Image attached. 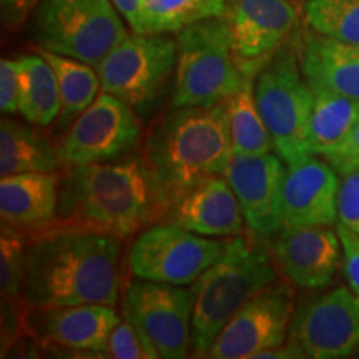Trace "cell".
I'll return each instance as SVG.
<instances>
[{"instance_id":"1","label":"cell","mask_w":359,"mask_h":359,"mask_svg":"<svg viewBox=\"0 0 359 359\" xmlns=\"http://www.w3.org/2000/svg\"><path fill=\"white\" fill-rule=\"evenodd\" d=\"M60 178L57 217L48 226L29 233L88 231L125 238L160 222L167 203L140 156L65 168Z\"/></svg>"},{"instance_id":"2","label":"cell","mask_w":359,"mask_h":359,"mask_svg":"<svg viewBox=\"0 0 359 359\" xmlns=\"http://www.w3.org/2000/svg\"><path fill=\"white\" fill-rule=\"evenodd\" d=\"M122 238L55 231L30 240L22 298L29 309L110 304L120 291Z\"/></svg>"},{"instance_id":"3","label":"cell","mask_w":359,"mask_h":359,"mask_svg":"<svg viewBox=\"0 0 359 359\" xmlns=\"http://www.w3.org/2000/svg\"><path fill=\"white\" fill-rule=\"evenodd\" d=\"M233 156L223 103L173 109L151 127L142 158L168 206L196 183L224 175Z\"/></svg>"},{"instance_id":"4","label":"cell","mask_w":359,"mask_h":359,"mask_svg":"<svg viewBox=\"0 0 359 359\" xmlns=\"http://www.w3.org/2000/svg\"><path fill=\"white\" fill-rule=\"evenodd\" d=\"M275 281L278 268L268 238L257 233L226 238L219 258L193 283V356L206 358L233 314Z\"/></svg>"},{"instance_id":"5","label":"cell","mask_w":359,"mask_h":359,"mask_svg":"<svg viewBox=\"0 0 359 359\" xmlns=\"http://www.w3.org/2000/svg\"><path fill=\"white\" fill-rule=\"evenodd\" d=\"M177 69L172 107H212L243 87L246 80L231 50L224 17L196 22L177 32Z\"/></svg>"},{"instance_id":"6","label":"cell","mask_w":359,"mask_h":359,"mask_svg":"<svg viewBox=\"0 0 359 359\" xmlns=\"http://www.w3.org/2000/svg\"><path fill=\"white\" fill-rule=\"evenodd\" d=\"M30 34L42 50L93 67L130 35L111 0H40Z\"/></svg>"},{"instance_id":"7","label":"cell","mask_w":359,"mask_h":359,"mask_svg":"<svg viewBox=\"0 0 359 359\" xmlns=\"http://www.w3.org/2000/svg\"><path fill=\"white\" fill-rule=\"evenodd\" d=\"M255 98L275 145L286 165L309 154L308 123L313 92L299 64L296 39L286 42L255 79Z\"/></svg>"},{"instance_id":"8","label":"cell","mask_w":359,"mask_h":359,"mask_svg":"<svg viewBox=\"0 0 359 359\" xmlns=\"http://www.w3.org/2000/svg\"><path fill=\"white\" fill-rule=\"evenodd\" d=\"M102 92L145 115L163 95L177 69V40L165 34H137L123 39L97 67Z\"/></svg>"},{"instance_id":"9","label":"cell","mask_w":359,"mask_h":359,"mask_svg":"<svg viewBox=\"0 0 359 359\" xmlns=\"http://www.w3.org/2000/svg\"><path fill=\"white\" fill-rule=\"evenodd\" d=\"M223 250L224 240L196 235L163 222L150 226L135 240L128 266L135 278L185 286L198 280Z\"/></svg>"},{"instance_id":"10","label":"cell","mask_w":359,"mask_h":359,"mask_svg":"<svg viewBox=\"0 0 359 359\" xmlns=\"http://www.w3.org/2000/svg\"><path fill=\"white\" fill-rule=\"evenodd\" d=\"M140 137V123L128 103L111 93H98L58 143L62 168L83 167L122 158Z\"/></svg>"},{"instance_id":"11","label":"cell","mask_w":359,"mask_h":359,"mask_svg":"<svg viewBox=\"0 0 359 359\" xmlns=\"http://www.w3.org/2000/svg\"><path fill=\"white\" fill-rule=\"evenodd\" d=\"M288 344L299 358L339 359L359 349V294L339 286L298 304Z\"/></svg>"},{"instance_id":"12","label":"cell","mask_w":359,"mask_h":359,"mask_svg":"<svg viewBox=\"0 0 359 359\" xmlns=\"http://www.w3.org/2000/svg\"><path fill=\"white\" fill-rule=\"evenodd\" d=\"M193 306V290L137 278L125 291L123 316L140 327L160 358L182 359L191 351Z\"/></svg>"},{"instance_id":"13","label":"cell","mask_w":359,"mask_h":359,"mask_svg":"<svg viewBox=\"0 0 359 359\" xmlns=\"http://www.w3.org/2000/svg\"><path fill=\"white\" fill-rule=\"evenodd\" d=\"M294 309L291 286L280 280L271 283L233 314L206 358L253 359L264 349L281 346L288 341Z\"/></svg>"},{"instance_id":"14","label":"cell","mask_w":359,"mask_h":359,"mask_svg":"<svg viewBox=\"0 0 359 359\" xmlns=\"http://www.w3.org/2000/svg\"><path fill=\"white\" fill-rule=\"evenodd\" d=\"M223 17L238 69L257 79L293 32L298 8L291 0H226Z\"/></svg>"},{"instance_id":"15","label":"cell","mask_w":359,"mask_h":359,"mask_svg":"<svg viewBox=\"0 0 359 359\" xmlns=\"http://www.w3.org/2000/svg\"><path fill=\"white\" fill-rule=\"evenodd\" d=\"M120 320L110 304L88 303L29 309L27 326L43 349L105 358L109 338Z\"/></svg>"},{"instance_id":"16","label":"cell","mask_w":359,"mask_h":359,"mask_svg":"<svg viewBox=\"0 0 359 359\" xmlns=\"http://www.w3.org/2000/svg\"><path fill=\"white\" fill-rule=\"evenodd\" d=\"M285 161L280 155L233 154L224 177L235 191L251 233L275 236L283 228L281 191Z\"/></svg>"},{"instance_id":"17","label":"cell","mask_w":359,"mask_h":359,"mask_svg":"<svg viewBox=\"0 0 359 359\" xmlns=\"http://www.w3.org/2000/svg\"><path fill=\"white\" fill-rule=\"evenodd\" d=\"M278 271L290 285L303 290H325L336 280L343 246L330 226H283L271 241Z\"/></svg>"},{"instance_id":"18","label":"cell","mask_w":359,"mask_h":359,"mask_svg":"<svg viewBox=\"0 0 359 359\" xmlns=\"http://www.w3.org/2000/svg\"><path fill=\"white\" fill-rule=\"evenodd\" d=\"M339 173L327 160L306 155L286 165L281 191L283 226H331L338 219Z\"/></svg>"},{"instance_id":"19","label":"cell","mask_w":359,"mask_h":359,"mask_svg":"<svg viewBox=\"0 0 359 359\" xmlns=\"http://www.w3.org/2000/svg\"><path fill=\"white\" fill-rule=\"evenodd\" d=\"M163 222L212 238L240 235L245 226L240 201L224 175L206 178L183 191L168 206Z\"/></svg>"},{"instance_id":"20","label":"cell","mask_w":359,"mask_h":359,"mask_svg":"<svg viewBox=\"0 0 359 359\" xmlns=\"http://www.w3.org/2000/svg\"><path fill=\"white\" fill-rule=\"evenodd\" d=\"M62 175L57 172H25L0 180L2 223L29 233L48 226L57 217Z\"/></svg>"},{"instance_id":"21","label":"cell","mask_w":359,"mask_h":359,"mask_svg":"<svg viewBox=\"0 0 359 359\" xmlns=\"http://www.w3.org/2000/svg\"><path fill=\"white\" fill-rule=\"evenodd\" d=\"M296 39L299 64L309 87L326 88L359 100V45L318 32Z\"/></svg>"},{"instance_id":"22","label":"cell","mask_w":359,"mask_h":359,"mask_svg":"<svg viewBox=\"0 0 359 359\" xmlns=\"http://www.w3.org/2000/svg\"><path fill=\"white\" fill-rule=\"evenodd\" d=\"M40 128V127H39ZM32 123L4 116L0 122V175L55 172L62 168L57 148Z\"/></svg>"},{"instance_id":"23","label":"cell","mask_w":359,"mask_h":359,"mask_svg":"<svg viewBox=\"0 0 359 359\" xmlns=\"http://www.w3.org/2000/svg\"><path fill=\"white\" fill-rule=\"evenodd\" d=\"M313 103L308 123L309 154L326 156L346 140L359 120V100L326 88L311 87Z\"/></svg>"},{"instance_id":"24","label":"cell","mask_w":359,"mask_h":359,"mask_svg":"<svg viewBox=\"0 0 359 359\" xmlns=\"http://www.w3.org/2000/svg\"><path fill=\"white\" fill-rule=\"evenodd\" d=\"M19 62V114L35 127H50L60 114V90L55 72L40 53L20 55Z\"/></svg>"},{"instance_id":"25","label":"cell","mask_w":359,"mask_h":359,"mask_svg":"<svg viewBox=\"0 0 359 359\" xmlns=\"http://www.w3.org/2000/svg\"><path fill=\"white\" fill-rule=\"evenodd\" d=\"M39 53L52 65L60 90V114L55 120L57 132H65L75 118L88 109L102 90L100 79L93 65L77 58L39 48Z\"/></svg>"},{"instance_id":"26","label":"cell","mask_w":359,"mask_h":359,"mask_svg":"<svg viewBox=\"0 0 359 359\" xmlns=\"http://www.w3.org/2000/svg\"><path fill=\"white\" fill-rule=\"evenodd\" d=\"M222 103L226 110L233 154L264 155L275 150L255 98V77H250L243 87Z\"/></svg>"},{"instance_id":"27","label":"cell","mask_w":359,"mask_h":359,"mask_svg":"<svg viewBox=\"0 0 359 359\" xmlns=\"http://www.w3.org/2000/svg\"><path fill=\"white\" fill-rule=\"evenodd\" d=\"M226 0H142V34H172L223 17Z\"/></svg>"},{"instance_id":"28","label":"cell","mask_w":359,"mask_h":359,"mask_svg":"<svg viewBox=\"0 0 359 359\" xmlns=\"http://www.w3.org/2000/svg\"><path fill=\"white\" fill-rule=\"evenodd\" d=\"M304 15L314 32L359 45V0H306Z\"/></svg>"},{"instance_id":"29","label":"cell","mask_w":359,"mask_h":359,"mask_svg":"<svg viewBox=\"0 0 359 359\" xmlns=\"http://www.w3.org/2000/svg\"><path fill=\"white\" fill-rule=\"evenodd\" d=\"M30 238L11 224L0 226V290L2 296H22L29 259Z\"/></svg>"},{"instance_id":"30","label":"cell","mask_w":359,"mask_h":359,"mask_svg":"<svg viewBox=\"0 0 359 359\" xmlns=\"http://www.w3.org/2000/svg\"><path fill=\"white\" fill-rule=\"evenodd\" d=\"M105 358L156 359L160 358V353L156 351L154 343L142 333L140 327L123 316L111 331Z\"/></svg>"},{"instance_id":"31","label":"cell","mask_w":359,"mask_h":359,"mask_svg":"<svg viewBox=\"0 0 359 359\" xmlns=\"http://www.w3.org/2000/svg\"><path fill=\"white\" fill-rule=\"evenodd\" d=\"M338 219L341 224L359 235V170L341 175Z\"/></svg>"},{"instance_id":"32","label":"cell","mask_w":359,"mask_h":359,"mask_svg":"<svg viewBox=\"0 0 359 359\" xmlns=\"http://www.w3.org/2000/svg\"><path fill=\"white\" fill-rule=\"evenodd\" d=\"M20 62L19 58H2L0 62V110L4 115L19 111Z\"/></svg>"},{"instance_id":"33","label":"cell","mask_w":359,"mask_h":359,"mask_svg":"<svg viewBox=\"0 0 359 359\" xmlns=\"http://www.w3.org/2000/svg\"><path fill=\"white\" fill-rule=\"evenodd\" d=\"M343 246V271L354 293L359 294V235L338 223L336 226Z\"/></svg>"},{"instance_id":"34","label":"cell","mask_w":359,"mask_h":359,"mask_svg":"<svg viewBox=\"0 0 359 359\" xmlns=\"http://www.w3.org/2000/svg\"><path fill=\"white\" fill-rule=\"evenodd\" d=\"M323 158L330 161L339 175L359 170V120L349 132L346 140Z\"/></svg>"},{"instance_id":"35","label":"cell","mask_w":359,"mask_h":359,"mask_svg":"<svg viewBox=\"0 0 359 359\" xmlns=\"http://www.w3.org/2000/svg\"><path fill=\"white\" fill-rule=\"evenodd\" d=\"M40 0H0L2 20L7 29H19L32 15Z\"/></svg>"},{"instance_id":"36","label":"cell","mask_w":359,"mask_h":359,"mask_svg":"<svg viewBox=\"0 0 359 359\" xmlns=\"http://www.w3.org/2000/svg\"><path fill=\"white\" fill-rule=\"evenodd\" d=\"M133 32L142 34V0H111Z\"/></svg>"}]
</instances>
